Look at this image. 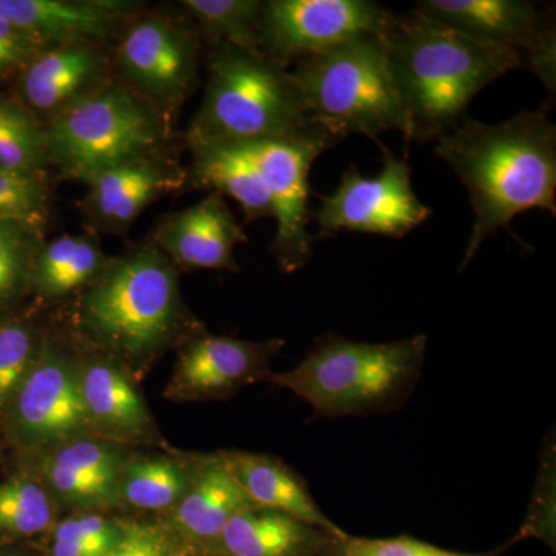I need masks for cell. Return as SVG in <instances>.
Here are the masks:
<instances>
[{
    "label": "cell",
    "instance_id": "obj_1",
    "mask_svg": "<svg viewBox=\"0 0 556 556\" xmlns=\"http://www.w3.org/2000/svg\"><path fill=\"white\" fill-rule=\"evenodd\" d=\"M434 153L470 193L475 222L460 268L496 230L530 208L556 215V127L546 110L501 124L464 118L438 139ZM511 233V232H510Z\"/></svg>",
    "mask_w": 556,
    "mask_h": 556
},
{
    "label": "cell",
    "instance_id": "obj_2",
    "mask_svg": "<svg viewBox=\"0 0 556 556\" xmlns=\"http://www.w3.org/2000/svg\"><path fill=\"white\" fill-rule=\"evenodd\" d=\"M386 42L408 142L417 144L455 129L479 91L525 65L519 51L478 42L415 10L394 16Z\"/></svg>",
    "mask_w": 556,
    "mask_h": 556
},
{
    "label": "cell",
    "instance_id": "obj_3",
    "mask_svg": "<svg viewBox=\"0 0 556 556\" xmlns=\"http://www.w3.org/2000/svg\"><path fill=\"white\" fill-rule=\"evenodd\" d=\"M206 90L185 142L190 152L291 137L318 126L303 104L291 68L263 51L207 49Z\"/></svg>",
    "mask_w": 556,
    "mask_h": 556
},
{
    "label": "cell",
    "instance_id": "obj_4",
    "mask_svg": "<svg viewBox=\"0 0 556 556\" xmlns=\"http://www.w3.org/2000/svg\"><path fill=\"white\" fill-rule=\"evenodd\" d=\"M427 345L426 334L387 343L325 334L298 367L266 380L308 402L317 417L386 415L415 391Z\"/></svg>",
    "mask_w": 556,
    "mask_h": 556
},
{
    "label": "cell",
    "instance_id": "obj_5",
    "mask_svg": "<svg viewBox=\"0 0 556 556\" xmlns=\"http://www.w3.org/2000/svg\"><path fill=\"white\" fill-rule=\"evenodd\" d=\"M386 36H358L303 58L291 70L311 118L339 141L358 134L379 144L388 130L401 131L408 141Z\"/></svg>",
    "mask_w": 556,
    "mask_h": 556
},
{
    "label": "cell",
    "instance_id": "obj_6",
    "mask_svg": "<svg viewBox=\"0 0 556 556\" xmlns=\"http://www.w3.org/2000/svg\"><path fill=\"white\" fill-rule=\"evenodd\" d=\"M80 303V324L102 345L141 357L166 345L185 321L178 274L152 240L112 258Z\"/></svg>",
    "mask_w": 556,
    "mask_h": 556
},
{
    "label": "cell",
    "instance_id": "obj_7",
    "mask_svg": "<svg viewBox=\"0 0 556 556\" xmlns=\"http://www.w3.org/2000/svg\"><path fill=\"white\" fill-rule=\"evenodd\" d=\"M46 129L50 169L89 185L102 172L170 149L174 127L115 79Z\"/></svg>",
    "mask_w": 556,
    "mask_h": 556
},
{
    "label": "cell",
    "instance_id": "obj_8",
    "mask_svg": "<svg viewBox=\"0 0 556 556\" xmlns=\"http://www.w3.org/2000/svg\"><path fill=\"white\" fill-rule=\"evenodd\" d=\"M203 42L192 22L141 10L113 43L115 78L174 127L200 79Z\"/></svg>",
    "mask_w": 556,
    "mask_h": 556
},
{
    "label": "cell",
    "instance_id": "obj_9",
    "mask_svg": "<svg viewBox=\"0 0 556 556\" xmlns=\"http://www.w3.org/2000/svg\"><path fill=\"white\" fill-rule=\"evenodd\" d=\"M338 142L324 127L314 126L291 137L239 146L269 190L277 222L270 254L283 273L302 269L313 254L314 237L308 230L309 170L314 161Z\"/></svg>",
    "mask_w": 556,
    "mask_h": 556
},
{
    "label": "cell",
    "instance_id": "obj_10",
    "mask_svg": "<svg viewBox=\"0 0 556 556\" xmlns=\"http://www.w3.org/2000/svg\"><path fill=\"white\" fill-rule=\"evenodd\" d=\"M379 146L383 152V169L379 175L364 177L351 164L332 193L318 195L320 206L314 212L317 239L343 232L402 239L433 214L413 190L407 156L397 159L386 146Z\"/></svg>",
    "mask_w": 556,
    "mask_h": 556
},
{
    "label": "cell",
    "instance_id": "obj_11",
    "mask_svg": "<svg viewBox=\"0 0 556 556\" xmlns=\"http://www.w3.org/2000/svg\"><path fill=\"white\" fill-rule=\"evenodd\" d=\"M396 14L369 0L263 2L262 51L283 67L358 36H386Z\"/></svg>",
    "mask_w": 556,
    "mask_h": 556
},
{
    "label": "cell",
    "instance_id": "obj_12",
    "mask_svg": "<svg viewBox=\"0 0 556 556\" xmlns=\"http://www.w3.org/2000/svg\"><path fill=\"white\" fill-rule=\"evenodd\" d=\"M115 79L112 43L68 42L33 58L17 75V91L21 104L47 127Z\"/></svg>",
    "mask_w": 556,
    "mask_h": 556
},
{
    "label": "cell",
    "instance_id": "obj_13",
    "mask_svg": "<svg viewBox=\"0 0 556 556\" xmlns=\"http://www.w3.org/2000/svg\"><path fill=\"white\" fill-rule=\"evenodd\" d=\"M186 186L188 170L174 150H161L91 179L79 204L80 215L87 232L126 237L146 208Z\"/></svg>",
    "mask_w": 556,
    "mask_h": 556
},
{
    "label": "cell",
    "instance_id": "obj_14",
    "mask_svg": "<svg viewBox=\"0 0 556 556\" xmlns=\"http://www.w3.org/2000/svg\"><path fill=\"white\" fill-rule=\"evenodd\" d=\"M285 340L251 342L222 336L200 334L179 354L170 393L186 399L226 397L255 380H266L269 364Z\"/></svg>",
    "mask_w": 556,
    "mask_h": 556
},
{
    "label": "cell",
    "instance_id": "obj_15",
    "mask_svg": "<svg viewBox=\"0 0 556 556\" xmlns=\"http://www.w3.org/2000/svg\"><path fill=\"white\" fill-rule=\"evenodd\" d=\"M150 240L175 268L239 273L233 251L237 244L247 243L248 236L225 197L208 192L193 206L164 215Z\"/></svg>",
    "mask_w": 556,
    "mask_h": 556
},
{
    "label": "cell",
    "instance_id": "obj_16",
    "mask_svg": "<svg viewBox=\"0 0 556 556\" xmlns=\"http://www.w3.org/2000/svg\"><path fill=\"white\" fill-rule=\"evenodd\" d=\"M142 9L118 0H0V20L46 47L68 42L115 43Z\"/></svg>",
    "mask_w": 556,
    "mask_h": 556
},
{
    "label": "cell",
    "instance_id": "obj_17",
    "mask_svg": "<svg viewBox=\"0 0 556 556\" xmlns=\"http://www.w3.org/2000/svg\"><path fill=\"white\" fill-rule=\"evenodd\" d=\"M16 420L22 434L35 442L70 437L89 420L80 376L53 350L22 380Z\"/></svg>",
    "mask_w": 556,
    "mask_h": 556
},
{
    "label": "cell",
    "instance_id": "obj_18",
    "mask_svg": "<svg viewBox=\"0 0 556 556\" xmlns=\"http://www.w3.org/2000/svg\"><path fill=\"white\" fill-rule=\"evenodd\" d=\"M416 13L467 38L525 53L546 11L525 0H422Z\"/></svg>",
    "mask_w": 556,
    "mask_h": 556
},
{
    "label": "cell",
    "instance_id": "obj_19",
    "mask_svg": "<svg viewBox=\"0 0 556 556\" xmlns=\"http://www.w3.org/2000/svg\"><path fill=\"white\" fill-rule=\"evenodd\" d=\"M223 463L255 507L299 519L332 536L345 535L317 506L308 485L281 460L251 453H223Z\"/></svg>",
    "mask_w": 556,
    "mask_h": 556
},
{
    "label": "cell",
    "instance_id": "obj_20",
    "mask_svg": "<svg viewBox=\"0 0 556 556\" xmlns=\"http://www.w3.org/2000/svg\"><path fill=\"white\" fill-rule=\"evenodd\" d=\"M329 538L288 515L251 507L230 519L217 543L226 556H316Z\"/></svg>",
    "mask_w": 556,
    "mask_h": 556
},
{
    "label": "cell",
    "instance_id": "obj_21",
    "mask_svg": "<svg viewBox=\"0 0 556 556\" xmlns=\"http://www.w3.org/2000/svg\"><path fill=\"white\" fill-rule=\"evenodd\" d=\"M188 186L232 197L243 208L244 222L274 218L273 200L262 175L239 146L192 152Z\"/></svg>",
    "mask_w": 556,
    "mask_h": 556
},
{
    "label": "cell",
    "instance_id": "obj_22",
    "mask_svg": "<svg viewBox=\"0 0 556 556\" xmlns=\"http://www.w3.org/2000/svg\"><path fill=\"white\" fill-rule=\"evenodd\" d=\"M255 507L230 475L222 456L201 466L199 473L179 500L178 525L190 536L217 541L230 519Z\"/></svg>",
    "mask_w": 556,
    "mask_h": 556
},
{
    "label": "cell",
    "instance_id": "obj_23",
    "mask_svg": "<svg viewBox=\"0 0 556 556\" xmlns=\"http://www.w3.org/2000/svg\"><path fill=\"white\" fill-rule=\"evenodd\" d=\"M112 258L102 251L100 237L94 233H64L43 241L33 262L30 281L43 298H64L90 287Z\"/></svg>",
    "mask_w": 556,
    "mask_h": 556
},
{
    "label": "cell",
    "instance_id": "obj_24",
    "mask_svg": "<svg viewBox=\"0 0 556 556\" xmlns=\"http://www.w3.org/2000/svg\"><path fill=\"white\" fill-rule=\"evenodd\" d=\"M80 390L89 419L101 427L126 434L148 428L144 402L124 372L108 362L87 365L80 375Z\"/></svg>",
    "mask_w": 556,
    "mask_h": 556
},
{
    "label": "cell",
    "instance_id": "obj_25",
    "mask_svg": "<svg viewBox=\"0 0 556 556\" xmlns=\"http://www.w3.org/2000/svg\"><path fill=\"white\" fill-rule=\"evenodd\" d=\"M207 49L232 46L262 51L263 2L260 0H181Z\"/></svg>",
    "mask_w": 556,
    "mask_h": 556
},
{
    "label": "cell",
    "instance_id": "obj_26",
    "mask_svg": "<svg viewBox=\"0 0 556 556\" xmlns=\"http://www.w3.org/2000/svg\"><path fill=\"white\" fill-rule=\"evenodd\" d=\"M46 129L20 101L0 100V172L46 177Z\"/></svg>",
    "mask_w": 556,
    "mask_h": 556
},
{
    "label": "cell",
    "instance_id": "obj_27",
    "mask_svg": "<svg viewBox=\"0 0 556 556\" xmlns=\"http://www.w3.org/2000/svg\"><path fill=\"white\" fill-rule=\"evenodd\" d=\"M119 490L127 503L146 510H160L185 496L186 475L174 460H137L124 471Z\"/></svg>",
    "mask_w": 556,
    "mask_h": 556
},
{
    "label": "cell",
    "instance_id": "obj_28",
    "mask_svg": "<svg viewBox=\"0 0 556 556\" xmlns=\"http://www.w3.org/2000/svg\"><path fill=\"white\" fill-rule=\"evenodd\" d=\"M42 229L35 223L0 222V300L13 295L25 278L30 280L33 262L43 243Z\"/></svg>",
    "mask_w": 556,
    "mask_h": 556
},
{
    "label": "cell",
    "instance_id": "obj_29",
    "mask_svg": "<svg viewBox=\"0 0 556 556\" xmlns=\"http://www.w3.org/2000/svg\"><path fill=\"white\" fill-rule=\"evenodd\" d=\"M49 497L30 481L0 484V530L16 535H35L49 527Z\"/></svg>",
    "mask_w": 556,
    "mask_h": 556
},
{
    "label": "cell",
    "instance_id": "obj_30",
    "mask_svg": "<svg viewBox=\"0 0 556 556\" xmlns=\"http://www.w3.org/2000/svg\"><path fill=\"white\" fill-rule=\"evenodd\" d=\"M514 541L489 554L471 555L431 546L412 536L358 538L345 533L343 536L329 538L327 544L316 556H501Z\"/></svg>",
    "mask_w": 556,
    "mask_h": 556
},
{
    "label": "cell",
    "instance_id": "obj_31",
    "mask_svg": "<svg viewBox=\"0 0 556 556\" xmlns=\"http://www.w3.org/2000/svg\"><path fill=\"white\" fill-rule=\"evenodd\" d=\"M555 495H556V463L555 437L544 441L541 450L540 473H538L535 492L530 500L525 522L514 538V544L526 538H536L544 541L555 551Z\"/></svg>",
    "mask_w": 556,
    "mask_h": 556
},
{
    "label": "cell",
    "instance_id": "obj_32",
    "mask_svg": "<svg viewBox=\"0 0 556 556\" xmlns=\"http://www.w3.org/2000/svg\"><path fill=\"white\" fill-rule=\"evenodd\" d=\"M51 188L46 177H24L0 172V222L35 223L43 226L49 217Z\"/></svg>",
    "mask_w": 556,
    "mask_h": 556
},
{
    "label": "cell",
    "instance_id": "obj_33",
    "mask_svg": "<svg viewBox=\"0 0 556 556\" xmlns=\"http://www.w3.org/2000/svg\"><path fill=\"white\" fill-rule=\"evenodd\" d=\"M30 329L21 324L0 327V402L21 387L33 356Z\"/></svg>",
    "mask_w": 556,
    "mask_h": 556
},
{
    "label": "cell",
    "instance_id": "obj_34",
    "mask_svg": "<svg viewBox=\"0 0 556 556\" xmlns=\"http://www.w3.org/2000/svg\"><path fill=\"white\" fill-rule=\"evenodd\" d=\"M50 460L119 489L118 456L98 442H72L58 450L56 455Z\"/></svg>",
    "mask_w": 556,
    "mask_h": 556
},
{
    "label": "cell",
    "instance_id": "obj_35",
    "mask_svg": "<svg viewBox=\"0 0 556 556\" xmlns=\"http://www.w3.org/2000/svg\"><path fill=\"white\" fill-rule=\"evenodd\" d=\"M49 49L31 35L0 20V78L20 75L33 58Z\"/></svg>",
    "mask_w": 556,
    "mask_h": 556
},
{
    "label": "cell",
    "instance_id": "obj_36",
    "mask_svg": "<svg viewBox=\"0 0 556 556\" xmlns=\"http://www.w3.org/2000/svg\"><path fill=\"white\" fill-rule=\"evenodd\" d=\"M556 33L554 17L547 10L543 25L538 30L530 46L522 53L527 67L540 78L548 91L555 93L556 87Z\"/></svg>",
    "mask_w": 556,
    "mask_h": 556
},
{
    "label": "cell",
    "instance_id": "obj_37",
    "mask_svg": "<svg viewBox=\"0 0 556 556\" xmlns=\"http://www.w3.org/2000/svg\"><path fill=\"white\" fill-rule=\"evenodd\" d=\"M124 532L126 530H121L118 526L108 519L89 515V517L73 518L61 522L54 532V540L90 541V543L116 546L123 540Z\"/></svg>",
    "mask_w": 556,
    "mask_h": 556
},
{
    "label": "cell",
    "instance_id": "obj_38",
    "mask_svg": "<svg viewBox=\"0 0 556 556\" xmlns=\"http://www.w3.org/2000/svg\"><path fill=\"white\" fill-rule=\"evenodd\" d=\"M104 556H174L169 543L160 532L146 527H134L124 532L118 546Z\"/></svg>",
    "mask_w": 556,
    "mask_h": 556
},
{
    "label": "cell",
    "instance_id": "obj_39",
    "mask_svg": "<svg viewBox=\"0 0 556 556\" xmlns=\"http://www.w3.org/2000/svg\"><path fill=\"white\" fill-rule=\"evenodd\" d=\"M113 547L115 546H109L104 543H90V541L56 540L54 541L53 556H104Z\"/></svg>",
    "mask_w": 556,
    "mask_h": 556
}]
</instances>
